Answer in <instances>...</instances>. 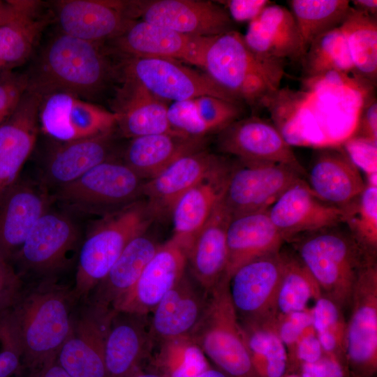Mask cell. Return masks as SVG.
Listing matches in <instances>:
<instances>
[{"label":"cell","mask_w":377,"mask_h":377,"mask_svg":"<svg viewBox=\"0 0 377 377\" xmlns=\"http://www.w3.org/2000/svg\"><path fill=\"white\" fill-rule=\"evenodd\" d=\"M30 85V76L12 71L0 75V125L14 112Z\"/></svg>","instance_id":"47"},{"label":"cell","mask_w":377,"mask_h":377,"mask_svg":"<svg viewBox=\"0 0 377 377\" xmlns=\"http://www.w3.org/2000/svg\"><path fill=\"white\" fill-rule=\"evenodd\" d=\"M212 37L183 34L145 21L134 20L113 40L117 49L128 57L168 59L202 68Z\"/></svg>","instance_id":"17"},{"label":"cell","mask_w":377,"mask_h":377,"mask_svg":"<svg viewBox=\"0 0 377 377\" xmlns=\"http://www.w3.org/2000/svg\"><path fill=\"white\" fill-rule=\"evenodd\" d=\"M168 119L172 128L180 134L204 138L209 133L199 117L194 99L172 102L168 108Z\"/></svg>","instance_id":"46"},{"label":"cell","mask_w":377,"mask_h":377,"mask_svg":"<svg viewBox=\"0 0 377 377\" xmlns=\"http://www.w3.org/2000/svg\"><path fill=\"white\" fill-rule=\"evenodd\" d=\"M22 368V350L8 311L0 315V377H13Z\"/></svg>","instance_id":"45"},{"label":"cell","mask_w":377,"mask_h":377,"mask_svg":"<svg viewBox=\"0 0 377 377\" xmlns=\"http://www.w3.org/2000/svg\"><path fill=\"white\" fill-rule=\"evenodd\" d=\"M297 374L300 377H350L345 362L325 353L318 361L303 364Z\"/></svg>","instance_id":"52"},{"label":"cell","mask_w":377,"mask_h":377,"mask_svg":"<svg viewBox=\"0 0 377 377\" xmlns=\"http://www.w3.org/2000/svg\"><path fill=\"white\" fill-rule=\"evenodd\" d=\"M313 327L323 352L345 362L344 311L332 300L320 295L311 308Z\"/></svg>","instance_id":"43"},{"label":"cell","mask_w":377,"mask_h":377,"mask_svg":"<svg viewBox=\"0 0 377 377\" xmlns=\"http://www.w3.org/2000/svg\"><path fill=\"white\" fill-rule=\"evenodd\" d=\"M22 277L14 267L0 257V315L10 311L24 289Z\"/></svg>","instance_id":"51"},{"label":"cell","mask_w":377,"mask_h":377,"mask_svg":"<svg viewBox=\"0 0 377 377\" xmlns=\"http://www.w3.org/2000/svg\"><path fill=\"white\" fill-rule=\"evenodd\" d=\"M222 160L205 149L186 154L146 180L142 188V198L147 200L156 218L170 215L177 200Z\"/></svg>","instance_id":"24"},{"label":"cell","mask_w":377,"mask_h":377,"mask_svg":"<svg viewBox=\"0 0 377 377\" xmlns=\"http://www.w3.org/2000/svg\"><path fill=\"white\" fill-rule=\"evenodd\" d=\"M231 218L223 198L194 239L188 252V272L207 291L226 274L227 230Z\"/></svg>","instance_id":"29"},{"label":"cell","mask_w":377,"mask_h":377,"mask_svg":"<svg viewBox=\"0 0 377 377\" xmlns=\"http://www.w3.org/2000/svg\"><path fill=\"white\" fill-rule=\"evenodd\" d=\"M128 377H164L158 372H145L140 369L137 370Z\"/></svg>","instance_id":"59"},{"label":"cell","mask_w":377,"mask_h":377,"mask_svg":"<svg viewBox=\"0 0 377 377\" xmlns=\"http://www.w3.org/2000/svg\"><path fill=\"white\" fill-rule=\"evenodd\" d=\"M37 1H0V27L9 24L31 8Z\"/></svg>","instance_id":"55"},{"label":"cell","mask_w":377,"mask_h":377,"mask_svg":"<svg viewBox=\"0 0 377 377\" xmlns=\"http://www.w3.org/2000/svg\"><path fill=\"white\" fill-rule=\"evenodd\" d=\"M72 288L45 279L24 290L10 311L21 344L24 367L30 369L57 359L71 327Z\"/></svg>","instance_id":"1"},{"label":"cell","mask_w":377,"mask_h":377,"mask_svg":"<svg viewBox=\"0 0 377 377\" xmlns=\"http://www.w3.org/2000/svg\"><path fill=\"white\" fill-rule=\"evenodd\" d=\"M165 103L135 80L125 76L113 111L118 115L117 126L131 139L158 133L180 134L170 125Z\"/></svg>","instance_id":"31"},{"label":"cell","mask_w":377,"mask_h":377,"mask_svg":"<svg viewBox=\"0 0 377 377\" xmlns=\"http://www.w3.org/2000/svg\"><path fill=\"white\" fill-rule=\"evenodd\" d=\"M209 291L186 271L151 311L149 332L154 343L190 336L207 308Z\"/></svg>","instance_id":"23"},{"label":"cell","mask_w":377,"mask_h":377,"mask_svg":"<svg viewBox=\"0 0 377 377\" xmlns=\"http://www.w3.org/2000/svg\"><path fill=\"white\" fill-rule=\"evenodd\" d=\"M37 69L30 82L43 93L61 91L81 98L99 92L112 73L98 43L61 32L43 49Z\"/></svg>","instance_id":"5"},{"label":"cell","mask_w":377,"mask_h":377,"mask_svg":"<svg viewBox=\"0 0 377 377\" xmlns=\"http://www.w3.org/2000/svg\"><path fill=\"white\" fill-rule=\"evenodd\" d=\"M324 353L313 327L287 350L286 372L297 373L303 364L318 361Z\"/></svg>","instance_id":"49"},{"label":"cell","mask_w":377,"mask_h":377,"mask_svg":"<svg viewBox=\"0 0 377 377\" xmlns=\"http://www.w3.org/2000/svg\"><path fill=\"white\" fill-rule=\"evenodd\" d=\"M217 2L225 8L234 22L249 23L273 3L269 0H226Z\"/></svg>","instance_id":"53"},{"label":"cell","mask_w":377,"mask_h":377,"mask_svg":"<svg viewBox=\"0 0 377 377\" xmlns=\"http://www.w3.org/2000/svg\"><path fill=\"white\" fill-rule=\"evenodd\" d=\"M37 1L12 22L0 27V75L12 71L31 54L48 17Z\"/></svg>","instance_id":"36"},{"label":"cell","mask_w":377,"mask_h":377,"mask_svg":"<svg viewBox=\"0 0 377 377\" xmlns=\"http://www.w3.org/2000/svg\"><path fill=\"white\" fill-rule=\"evenodd\" d=\"M154 365L164 377H196L212 366L190 336L159 343Z\"/></svg>","instance_id":"41"},{"label":"cell","mask_w":377,"mask_h":377,"mask_svg":"<svg viewBox=\"0 0 377 377\" xmlns=\"http://www.w3.org/2000/svg\"><path fill=\"white\" fill-rule=\"evenodd\" d=\"M340 225L299 236L293 240V247L321 295L346 312L361 271L376 258L369 256L348 230L341 229Z\"/></svg>","instance_id":"3"},{"label":"cell","mask_w":377,"mask_h":377,"mask_svg":"<svg viewBox=\"0 0 377 377\" xmlns=\"http://www.w3.org/2000/svg\"><path fill=\"white\" fill-rule=\"evenodd\" d=\"M275 327L286 350H289L307 330L313 327L311 309L276 315Z\"/></svg>","instance_id":"48"},{"label":"cell","mask_w":377,"mask_h":377,"mask_svg":"<svg viewBox=\"0 0 377 377\" xmlns=\"http://www.w3.org/2000/svg\"><path fill=\"white\" fill-rule=\"evenodd\" d=\"M196 377H230L216 367H211Z\"/></svg>","instance_id":"58"},{"label":"cell","mask_w":377,"mask_h":377,"mask_svg":"<svg viewBox=\"0 0 377 377\" xmlns=\"http://www.w3.org/2000/svg\"><path fill=\"white\" fill-rule=\"evenodd\" d=\"M281 252L283 269L275 299L276 316L304 310L311 300L321 295L316 281L296 253Z\"/></svg>","instance_id":"39"},{"label":"cell","mask_w":377,"mask_h":377,"mask_svg":"<svg viewBox=\"0 0 377 377\" xmlns=\"http://www.w3.org/2000/svg\"><path fill=\"white\" fill-rule=\"evenodd\" d=\"M347 229L370 256H377V186L366 184L361 194L343 209Z\"/></svg>","instance_id":"42"},{"label":"cell","mask_w":377,"mask_h":377,"mask_svg":"<svg viewBox=\"0 0 377 377\" xmlns=\"http://www.w3.org/2000/svg\"><path fill=\"white\" fill-rule=\"evenodd\" d=\"M352 59L355 73L369 84L377 80V20L352 6L339 27Z\"/></svg>","instance_id":"37"},{"label":"cell","mask_w":377,"mask_h":377,"mask_svg":"<svg viewBox=\"0 0 377 377\" xmlns=\"http://www.w3.org/2000/svg\"><path fill=\"white\" fill-rule=\"evenodd\" d=\"M304 181L295 170L279 164L232 168L223 202L232 217L268 210L290 187Z\"/></svg>","instance_id":"14"},{"label":"cell","mask_w":377,"mask_h":377,"mask_svg":"<svg viewBox=\"0 0 377 377\" xmlns=\"http://www.w3.org/2000/svg\"><path fill=\"white\" fill-rule=\"evenodd\" d=\"M130 19L157 24L176 32L211 37L235 30L234 22L217 1L202 0L125 1Z\"/></svg>","instance_id":"10"},{"label":"cell","mask_w":377,"mask_h":377,"mask_svg":"<svg viewBox=\"0 0 377 377\" xmlns=\"http://www.w3.org/2000/svg\"><path fill=\"white\" fill-rule=\"evenodd\" d=\"M38 122L43 131L58 142L112 133L118 115L75 94L53 91L43 93Z\"/></svg>","instance_id":"11"},{"label":"cell","mask_w":377,"mask_h":377,"mask_svg":"<svg viewBox=\"0 0 377 377\" xmlns=\"http://www.w3.org/2000/svg\"><path fill=\"white\" fill-rule=\"evenodd\" d=\"M112 132L58 142L47 154L38 182L47 189L69 184L112 156Z\"/></svg>","instance_id":"26"},{"label":"cell","mask_w":377,"mask_h":377,"mask_svg":"<svg viewBox=\"0 0 377 377\" xmlns=\"http://www.w3.org/2000/svg\"><path fill=\"white\" fill-rule=\"evenodd\" d=\"M346 320L344 348L350 377L377 374V262L361 271L354 287Z\"/></svg>","instance_id":"9"},{"label":"cell","mask_w":377,"mask_h":377,"mask_svg":"<svg viewBox=\"0 0 377 377\" xmlns=\"http://www.w3.org/2000/svg\"><path fill=\"white\" fill-rule=\"evenodd\" d=\"M188 249L171 237L161 244L135 285L112 309L148 316L187 270Z\"/></svg>","instance_id":"16"},{"label":"cell","mask_w":377,"mask_h":377,"mask_svg":"<svg viewBox=\"0 0 377 377\" xmlns=\"http://www.w3.org/2000/svg\"><path fill=\"white\" fill-rule=\"evenodd\" d=\"M352 135L377 142V101L375 97L367 98Z\"/></svg>","instance_id":"54"},{"label":"cell","mask_w":377,"mask_h":377,"mask_svg":"<svg viewBox=\"0 0 377 377\" xmlns=\"http://www.w3.org/2000/svg\"><path fill=\"white\" fill-rule=\"evenodd\" d=\"M276 316L239 320L251 362L258 377H283L287 350L275 327Z\"/></svg>","instance_id":"35"},{"label":"cell","mask_w":377,"mask_h":377,"mask_svg":"<svg viewBox=\"0 0 377 377\" xmlns=\"http://www.w3.org/2000/svg\"><path fill=\"white\" fill-rule=\"evenodd\" d=\"M220 371L230 377H258L251 360L225 274L209 291L205 311L190 335Z\"/></svg>","instance_id":"6"},{"label":"cell","mask_w":377,"mask_h":377,"mask_svg":"<svg viewBox=\"0 0 377 377\" xmlns=\"http://www.w3.org/2000/svg\"><path fill=\"white\" fill-rule=\"evenodd\" d=\"M283 377H300L297 373L286 372Z\"/></svg>","instance_id":"60"},{"label":"cell","mask_w":377,"mask_h":377,"mask_svg":"<svg viewBox=\"0 0 377 377\" xmlns=\"http://www.w3.org/2000/svg\"><path fill=\"white\" fill-rule=\"evenodd\" d=\"M232 168L223 160L174 205L172 237L188 250L213 211L223 199Z\"/></svg>","instance_id":"27"},{"label":"cell","mask_w":377,"mask_h":377,"mask_svg":"<svg viewBox=\"0 0 377 377\" xmlns=\"http://www.w3.org/2000/svg\"><path fill=\"white\" fill-rule=\"evenodd\" d=\"M217 144L220 151L236 156L242 164H279L306 174L276 126L260 117L234 121L220 131Z\"/></svg>","instance_id":"15"},{"label":"cell","mask_w":377,"mask_h":377,"mask_svg":"<svg viewBox=\"0 0 377 377\" xmlns=\"http://www.w3.org/2000/svg\"><path fill=\"white\" fill-rule=\"evenodd\" d=\"M145 182L122 161L112 158L57 188L52 196L71 212L103 216L142 198Z\"/></svg>","instance_id":"7"},{"label":"cell","mask_w":377,"mask_h":377,"mask_svg":"<svg viewBox=\"0 0 377 377\" xmlns=\"http://www.w3.org/2000/svg\"><path fill=\"white\" fill-rule=\"evenodd\" d=\"M128 59L125 76L135 80L162 100L175 102L211 96L228 101L223 90L206 73L195 71L180 61L154 57Z\"/></svg>","instance_id":"12"},{"label":"cell","mask_w":377,"mask_h":377,"mask_svg":"<svg viewBox=\"0 0 377 377\" xmlns=\"http://www.w3.org/2000/svg\"><path fill=\"white\" fill-rule=\"evenodd\" d=\"M54 9L61 33L94 43L117 38L134 21L121 0H61Z\"/></svg>","instance_id":"22"},{"label":"cell","mask_w":377,"mask_h":377,"mask_svg":"<svg viewBox=\"0 0 377 377\" xmlns=\"http://www.w3.org/2000/svg\"><path fill=\"white\" fill-rule=\"evenodd\" d=\"M282 269L280 250L249 262L234 272L230 293L239 320L276 316L275 299Z\"/></svg>","instance_id":"20"},{"label":"cell","mask_w":377,"mask_h":377,"mask_svg":"<svg viewBox=\"0 0 377 377\" xmlns=\"http://www.w3.org/2000/svg\"><path fill=\"white\" fill-rule=\"evenodd\" d=\"M144 232L132 239L93 290L91 302L112 309L136 283L161 244Z\"/></svg>","instance_id":"34"},{"label":"cell","mask_w":377,"mask_h":377,"mask_svg":"<svg viewBox=\"0 0 377 377\" xmlns=\"http://www.w3.org/2000/svg\"><path fill=\"white\" fill-rule=\"evenodd\" d=\"M156 218L144 198L136 200L95 222L82 242L75 286L76 300L87 299L128 243L146 232Z\"/></svg>","instance_id":"4"},{"label":"cell","mask_w":377,"mask_h":377,"mask_svg":"<svg viewBox=\"0 0 377 377\" xmlns=\"http://www.w3.org/2000/svg\"><path fill=\"white\" fill-rule=\"evenodd\" d=\"M284 242L267 210L232 216L227 230L226 274L230 279L244 264L279 251Z\"/></svg>","instance_id":"32"},{"label":"cell","mask_w":377,"mask_h":377,"mask_svg":"<svg viewBox=\"0 0 377 377\" xmlns=\"http://www.w3.org/2000/svg\"><path fill=\"white\" fill-rule=\"evenodd\" d=\"M243 36L249 49L261 57L285 61L302 56L300 36L291 11L274 3L249 23Z\"/></svg>","instance_id":"30"},{"label":"cell","mask_w":377,"mask_h":377,"mask_svg":"<svg viewBox=\"0 0 377 377\" xmlns=\"http://www.w3.org/2000/svg\"><path fill=\"white\" fill-rule=\"evenodd\" d=\"M288 2L299 31L302 56L317 37L341 25L351 6L350 1L347 0Z\"/></svg>","instance_id":"38"},{"label":"cell","mask_w":377,"mask_h":377,"mask_svg":"<svg viewBox=\"0 0 377 377\" xmlns=\"http://www.w3.org/2000/svg\"><path fill=\"white\" fill-rule=\"evenodd\" d=\"M353 8L366 13L371 16L376 17L377 1L376 0H354L351 1Z\"/></svg>","instance_id":"57"},{"label":"cell","mask_w":377,"mask_h":377,"mask_svg":"<svg viewBox=\"0 0 377 377\" xmlns=\"http://www.w3.org/2000/svg\"><path fill=\"white\" fill-rule=\"evenodd\" d=\"M43 93L30 84L10 116L0 125V200L20 177L37 138Z\"/></svg>","instance_id":"19"},{"label":"cell","mask_w":377,"mask_h":377,"mask_svg":"<svg viewBox=\"0 0 377 377\" xmlns=\"http://www.w3.org/2000/svg\"><path fill=\"white\" fill-rule=\"evenodd\" d=\"M343 147L350 160L365 175L377 172V142L351 135Z\"/></svg>","instance_id":"50"},{"label":"cell","mask_w":377,"mask_h":377,"mask_svg":"<svg viewBox=\"0 0 377 377\" xmlns=\"http://www.w3.org/2000/svg\"><path fill=\"white\" fill-rule=\"evenodd\" d=\"M81 244L73 219L50 209L37 221L10 263L22 277L57 278L79 255Z\"/></svg>","instance_id":"8"},{"label":"cell","mask_w":377,"mask_h":377,"mask_svg":"<svg viewBox=\"0 0 377 377\" xmlns=\"http://www.w3.org/2000/svg\"><path fill=\"white\" fill-rule=\"evenodd\" d=\"M113 311L89 302L73 313L70 332L57 357L71 377H107L105 342Z\"/></svg>","instance_id":"13"},{"label":"cell","mask_w":377,"mask_h":377,"mask_svg":"<svg viewBox=\"0 0 377 377\" xmlns=\"http://www.w3.org/2000/svg\"><path fill=\"white\" fill-rule=\"evenodd\" d=\"M204 138L178 133H158L132 138L123 162L145 181L179 158L203 149Z\"/></svg>","instance_id":"33"},{"label":"cell","mask_w":377,"mask_h":377,"mask_svg":"<svg viewBox=\"0 0 377 377\" xmlns=\"http://www.w3.org/2000/svg\"><path fill=\"white\" fill-rule=\"evenodd\" d=\"M309 188L322 201L343 210L363 191L366 183L360 170L343 149H319L309 172Z\"/></svg>","instance_id":"28"},{"label":"cell","mask_w":377,"mask_h":377,"mask_svg":"<svg viewBox=\"0 0 377 377\" xmlns=\"http://www.w3.org/2000/svg\"><path fill=\"white\" fill-rule=\"evenodd\" d=\"M306 80L323 77L330 73H356L346 39L339 27L317 37L300 59Z\"/></svg>","instance_id":"40"},{"label":"cell","mask_w":377,"mask_h":377,"mask_svg":"<svg viewBox=\"0 0 377 377\" xmlns=\"http://www.w3.org/2000/svg\"><path fill=\"white\" fill-rule=\"evenodd\" d=\"M198 113L209 133L221 131L239 119L242 112L241 105L211 96L194 99Z\"/></svg>","instance_id":"44"},{"label":"cell","mask_w":377,"mask_h":377,"mask_svg":"<svg viewBox=\"0 0 377 377\" xmlns=\"http://www.w3.org/2000/svg\"><path fill=\"white\" fill-rule=\"evenodd\" d=\"M267 213L285 242L340 225L344 218L343 210L318 199L305 181L287 189Z\"/></svg>","instance_id":"21"},{"label":"cell","mask_w":377,"mask_h":377,"mask_svg":"<svg viewBox=\"0 0 377 377\" xmlns=\"http://www.w3.org/2000/svg\"><path fill=\"white\" fill-rule=\"evenodd\" d=\"M105 342L107 377H128L154 345L147 316L113 310Z\"/></svg>","instance_id":"25"},{"label":"cell","mask_w":377,"mask_h":377,"mask_svg":"<svg viewBox=\"0 0 377 377\" xmlns=\"http://www.w3.org/2000/svg\"><path fill=\"white\" fill-rule=\"evenodd\" d=\"M28 370L27 377H71L59 365L57 359Z\"/></svg>","instance_id":"56"},{"label":"cell","mask_w":377,"mask_h":377,"mask_svg":"<svg viewBox=\"0 0 377 377\" xmlns=\"http://www.w3.org/2000/svg\"><path fill=\"white\" fill-rule=\"evenodd\" d=\"M53 202L52 195L40 182L19 177L0 200L1 258L11 263L34 226Z\"/></svg>","instance_id":"18"},{"label":"cell","mask_w":377,"mask_h":377,"mask_svg":"<svg viewBox=\"0 0 377 377\" xmlns=\"http://www.w3.org/2000/svg\"><path fill=\"white\" fill-rule=\"evenodd\" d=\"M284 66L285 61L253 53L243 35L232 30L212 37L202 68L223 90L228 101L264 106L279 89Z\"/></svg>","instance_id":"2"}]
</instances>
